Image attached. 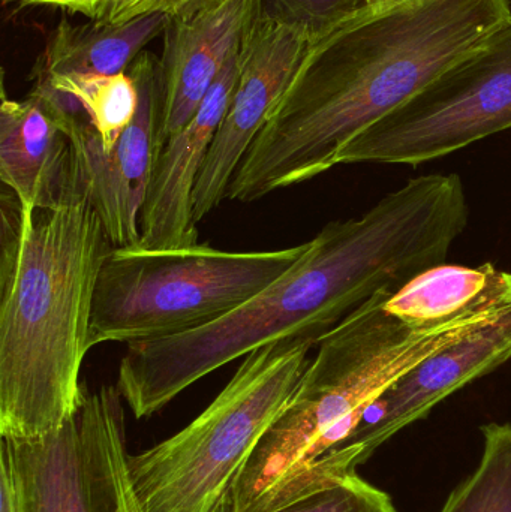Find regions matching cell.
<instances>
[{"mask_svg": "<svg viewBox=\"0 0 511 512\" xmlns=\"http://www.w3.org/2000/svg\"><path fill=\"white\" fill-rule=\"evenodd\" d=\"M509 21L511 0H401L312 42L227 200L252 203L332 170L348 143Z\"/></svg>", "mask_w": 511, "mask_h": 512, "instance_id": "cell-1", "label": "cell"}, {"mask_svg": "<svg viewBox=\"0 0 511 512\" xmlns=\"http://www.w3.org/2000/svg\"><path fill=\"white\" fill-rule=\"evenodd\" d=\"M452 248L443 216L404 185L359 218L327 224L308 251L239 309L197 330L132 342L117 390L135 418L152 417L195 382L291 336L321 337L386 288L444 264Z\"/></svg>", "mask_w": 511, "mask_h": 512, "instance_id": "cell-2", "label": "cell"}, {"mask_svg": "<svg viewBox=\"0 0 511 512\" xmlns=\"http://www.w3.org/2000/svg\"><path fill=\"white\" fill-rule=\"evenodd\" d=\"M0 435L56 432L87 394L96 283L114 246L84 192L54 207L0 198Z\"/></svg>", "mask_w": 511, "mask_h": 512, "instance_id": "cell-3", "label": "cell"}, {"mask_svg": "<svg viewBox=\"0 0 511 512\" xmlns=\"http://www.w3.org/2000/svg\"><path fill=\"white\" fill-rule=\"evenodd\" d=\"M392 291L378 292L321 337L290 402L255 445L219 512H272L335 478L327 463L366 409L420 361L497 315L417 330L384 309Z\"/></svg>", "mask_w": 511, "mask_h": 512, "instance_id": "cell-4", "label": "cell"}, {"mask_svg": "<svg viewBox=\"0 0 511 512\" xmlns=\"http://www.w3.org/2000/svg\"><path fill=\"white\" fill-rule=\"evenodd\" d=\"M318 340L291 336L243 357L227 387L185 429L129 454L143 512H219L270 424L290 402Z\"/></svg>", "mask_w": 511, "mask_h": 512, "instance_id": "cell-5", "label": "cell"}, {"mask_svg": "<svg viewBox=\"0 0 511 512\" xmlns=\"http://www.w3.org/2000/svg\"><path fill=\"white\" fill-rule=\"evenodd\" d=\"M227 252L210 245L173 251L114 248L96 283L90 349L197 330L260 294L308 251Z\"/></svg>", "mask_w": 511, "mask_h": 512, "instance_id": "cell-6", "label": "cell"}, {"mask_svg": "<svg viewBox=\"0 0 511 512\" xmlns=\"http://www.w3.org/2000/svg\"><path fill=\"white\" fill-rule=\"evenodd\" d=\"M510 128L511 21L354 138L339 164H425Z\"/></svg>", "mask_w": 511, "mask_h": 512, "instance_id": "cell-7", "label": "cell"}, {"mask_svg": "<svg viewBox=\"0 0 511 512\" xmlns=\"http://www.w3.org/2000/svg\"><path fill=\"white\" fill-rule=\"evenodd\" d=\"M122 400L104 385L87 391L56 432L2 438L18 512H143L129 475Z\"/></svg>", "mask_w": 511, "mask_h": 512, "instance_id": "cell-8", "label": "cell"}, {"mask_svg": "<svg viewBox=\"0 0 511 512\" xmlns=\"http://www.w3.org/2000/svg\"><path fill=\"white\" fill-rule=\"evenodd\" d=\"M158 65L159 59L143 51L126 71L134 78L140 99L134 120L113 149L102 146L77 99L62 96L45 104L71 141L78 183L114 248H129L140 240L141 209L156 158Z\"/></svg>", "mask_w": 511, "mask_h": 512, "instance_id": "cell-9", "label": "cell"}, {"mask_svg": "<svg viewBox=\"0 0 511 512\" xmlns=\"http://www.w3.org/2000/svg\"><path fill=\"white\" fill-rule=\"evenodd\" d=\"M309 45L302 29L263 5L240 47L236 89L195 185V224L227 200L234 173L290 87Z\"/></svg>", "mask_w": 511, "mask_h": 512, "instance_id": "cell-10", "label": "cell"}, {"mask_svg": "<svg viewBox=\"0 0 511 512\" xmlns=\"http://www.w3.org/2000/svg\"><path fill=\"white\" fill-rule=\"evenodd\" d=\"M511 358V304L393 382L330 457L327 471L356 469L387 439Z\"/></svg>", "mask_w": 511, "mask_h": 512, "instance_id": "cell-11", "label": "cell"}, {"mask_svg": "<svg viewBox=\"0 0 511 512\" xmlns=\"http://www.w3.org/2000/svg\"><path fill=\"white\" fill-rule=\"evenodd\" d=\"M261 9L263 0H224L186 17L168 18L158 65L156 156L197 113Z\"/></svg>", "mask_w": 511, "mask_h": 512, "instance_id": "cell-12", "label": "cell"}, {"mask_svg": "<svg viewBox=\"0 0 511 512\" xmlns=\"http://www.w3.org/2000/svg\"><path fill=\"white\" fill-rule=\"evenodd\" d=\"M242 47V45H240ZM240 48L200 108L156 156L140 215L138 248L173 251L198 243L194 189L239 78Z\"/></svg>", "mask_w": 511, "mask_h": 512, "instance_id": "cell-13", "label": "cell"}, {"mask_svg": "<svg viewBox=\"0 0 511 512\" xmlns=\"http://www.w3.org/2000/svg\"><path fill=\"white\" fill-rule=\"evenodd\" d=\"M0 180L29 209L54 207L83 192L68 135L32 93L15 101L2 92Z\"/></svg>", "mask_w": 511, "mask_h": 512, "instance_id": "cell-14", "label": "cell"}, {"mask_svg": "<svg viewBox=\"0 0 511 512\" xmlns=\"http://www.w3.org/2000/svg\"><path fill=\"white\" fill-rule=\"evenodd\" d=\"M511 304V273L492 264H440L390 292L387 313L411 328L437 327L501 312Z\"/></svg>", "mask_w": 511, "mask_h": 512, "instance_id": "cell-15", "label": "cell"}, {"mask_svg": "<svg viewBox=\"0 0 511 512\" xmlns=\"http://www.w3.org/2000/svg\"><path fill=\"white\" fill-rule=\"evenodd\" d=\"M168 18L165 14H149L123 23L92 20L84 24L62 18L51 32L32 78L125 74L144 47L164 35Z\"/></svg>", "mask_w": 511, "mask_h": 512, "instance_id": "cell-16", "label": "cell"}, {"mask_svg": "<svg viewBox=\"0 0 511 512\" xmlns=\"http://www.w3.org/2000/svg\"><path fill=\"white\" fill-rule=\"evenodd\" d=\"M50 83L54 89L74 96L98 132L102 146L110 150L128 129L138 110V89L125 72L117 75L68 74L32 78Z\"/></svg>", "mask_w": 511, "mask_h": 512, "instance_id": "cell-17", "label": "cell"}, {"mask_svg": "<svg viewBox=\"0 0 511 512\" xmlns=\"http://www.w3.org/2000/svg\"><path fill=\"white\" fill-rule=\"evenodd\" d=\"M485 450L477 471L441 512H511V426L483 427Z\"/></svg>", "mask_w": 511, "mask_h": 512, "instance_id": "cell-18", "label": "cell"}, {"mask_svg": "<svg viewBox=\"0 0 511 512\" xmlns=\"http://www.w3.org/2000/svg\"><path fill=\"white\" fill-rule=\"evenodd\" d=\"M272 512H398L383 490L366 483L356 469Z\"/></svg>", "mask_w": 511, "mask_h": 512, "instance_id": "cell-19", "label": "cell"}, {"mask_svg": "<svg viewBox=\"0 0 511 512\" xmlns=\"http://www.w3.org/2000/svg\"><path fill=\"white\" fill-rule=\"evenodd\" d=\"M263 5L270 14L302 29L311 44L371 6L369 0H263Z\"/></svg>", "mask_w": 511, "mask_h": 512, "instance_id": "cell-20", "label": "cell"}, {"mask_svg": "<svg viewBox=\"0 0 511 512\" xmlns=\"http://www.w3.org/2000/svg\"><path fill=\"white\" fill-rule=\"evenodd\" d=\"M224 0H113L104 20L123 23L149 14L186 17Z\"/></svg>", "mask_w": 511, "mask_h": 512, "instance_id": "cell-21", "label": "cell"}, {"mask_svg": "<svg viewBox=\"0 0 511 512\" xmlns=\"http://www.w3.org/2000/svg\"><path fill=\"white\" fill-rule=\"evenodd\" d=\"M14 2H20L21 5L57 6L74 14L86 15L90 20H104L113 0H14Z\"/></svg>", "mask_w": 511, "mask_h": 512, "instance_id": "cell-22", "label": "cell"}, {"mask_svg": "<svg viewBox=\"0 0 511 512\" xmlns=\"http://www.w3.org/2000/svg\"><path fill=\"white\" fill-rule=\"evenodd\" d=\"M0 495V512H18L11 469L3 454H0Z\"/></svg>", "mask_w": 511, "mask_h": 512, "instance_id": "cell-23", "label": "cell"}, {"mask_svg": "<svg viewBox=\"0 0 511 512\" xmlns=\"http://www.w3.org/2000/svg\"><path fill=\"white\" fill-rule=\"evenodd\" d=\"M401 2V0H369L371 6L389 5V3Z\"/></svg>", "mask_w": 511, "mask_h": 512, "instance_id": "cell-24", "label": "cell"}]
</instances>
